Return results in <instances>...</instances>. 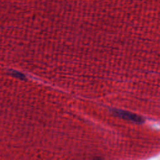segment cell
<instances>
[{"label": "cell", "instance_id": "6da1fadb", "mask_svg": "<svg viewBox=\"0 0 160 160\" xmlns=\"http://www.w3.org/2000/svg\"><path fill=\"white\" fill-rule=\"evenodd\" d=\"M69 0H0V64L48 80L66 39Z\"/></svg>", "mask_w": 160, "mask_h": 160}, {"label": "cell", "instance_id": "7a4b0ae2", "mask_svg": "<svg viewBox=\"0 0 160 160\" xmlns=\"http://www.w3.org/2000/svg\"><path fill=\"white\" fill-rule=\"evenodd\" d=\"M112 112L114 115L133 122L142 123L144 121V119L142 117L129 111L118 109H112Z\"/></svg>", "mask_w": 160, "mask_h": 160}]
</instances>
